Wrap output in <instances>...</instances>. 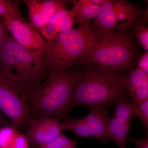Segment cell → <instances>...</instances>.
Segmentation results:
<instances>
[{
  "instance_id": "obj_1",
  "label": "cell",
  "mask_w": 148,
  "mask_h": 148,
  "mask_svg": "<svg viewBox=\"0 0 148 148\" xmlns=\"http://www.w3.org/2000/svg\"><path fill=\"white\" fill-rule=\"evenodd\" d=\"M130 31H110L90 26L79 66L96 64L121 72L134 69L138 47Z\"/></svg>"
},
{
  "instance_id": "obj_2",
  "label": "cell",
  "mask_w": 148,
  "mask_h": 148,
  "mask_svg": "<svg viewBox=\"0 0 148 148\" xmlns=\"http://www.w3.org/2000/svg\"><path fill=\"white\" fill-rule=\"evenodd\" d=\"M70 111L83 106L109 108L127 91L126 75L95 64L80 66Z\"/></svg>"
},
{
  "instance_id": "obj_3",
  "label": "cell",
  "mask_w": 148,
  "mask_h": 148,
  "mask_svg": "<svg viewBox=\"0 0 148 148\" xmlns=\"http://www.w3.org/2000/svg\"><path fill=\"white\" fill-rule=\"evenodd\" d=\"M78 72L50 70L29 103L33 115L36 117H61L70 111Z\"/></svg>"
},
{
  "instance_id": "obj_4",
  "label": "cell",
  "mask_w": 148,
  "mask_h": 148,
  "mask_svg": "<svg viewBox=\"0 0 148 148\" xmlns=\"http://www.w3.org/2000/svg\"><path fill=\"white\" fill-rule=\"evenodd\" d=\"M0 65L14 79L35 93L49 70L41 53L31 51L8 33L0 45Z\"/></svg>"
},
{
  "instance_id": "obj_5",
  "label": "cell",
  "mask_w": 148,
  "mask_h": 148,
  "mask_svg": "<svg viewBox=\"0 0 148 148\" xmlns=\"http://www.w3.org/2000/svg\"><path fill=\"white\" fill-rule=\"evenodd\" d=\"M90 26H79L47 41L41 56L49 71H67L77 64L84 50Z\"/></svg>"
},
{
  "instance_id": "obj_6",
  "label": "cell",
  "mask_w": 148,
  "mask_h": 148,
  "mask_svg": "<svg viewBox=\"0 0 148 148\" xmlns=\"http://www.w3.org/2000/svg\"><path fill=\"white\" fill-rule=\"evenodd\" d=\"M34 94L0 65V111L15 127L27 129L34 118L29 105Z\"/></svg>"
},
{
  "instance_id": "obj_7",
  "label": "cell",
  "mask_w": 148,
  "mask_h": 148,
  "mask_svg": "<svg viewBox=\"0 0 148 148\" xmlns=\"http://www.w3.org/2000/svg\"><path fill=\"white\" fill-rule=\"evenodd\" d=\"M147 10L125 0H104L91 27L110 31H130L137 24L147 23Z\"/></svg>"
},
{
  "instance_id": "obj_8",
  "label": "cell",
  "mask_w": 148,
  "mask_h": 148,
  "mask_svg": "<svg viewBox=\"0 0 148 148\" xmlns=\"http://www.w3.org/2000/svg\"><path fill=\"white\" fill-rule=\"evenodd\" d=\"M4 25L11 36L19 45L31 51L42 53L47 41L26 21L5 16Z\"/></svg>"
},
{
  "instance_id": "obj_9",
  "label": "cell",
  "mask_w": 148,
  "mask_h": 148,
  "mask_svg": "<svg viewBox=\"0 0 148 148\" xmlns=\"http://www.w3.org/2000/svg\"><path fill=\"white\" fill-rule=\"evenodd\" d=\"M61 122L58 118L41 116L32 119L25 134L32 147L45 145L62 132Z\"/></svg>"
},
{
  "instance_id": "obj_10",
  "label": "cell",
  "mask_w": 148,
  "mask_h": 148,
  "mask_svg": "<svg viewBox=\"0 0 148 148\" xmlns=\"http://www.w3.org/2000/svg\"><path fill=\"white\" fill-rule=\"evenodd\" d=\"M29 14V24L37 32L49 22L58 10V5L53 0H24Z\"/></svg>"
},
{
  "instance_id": "obj_11",
  "label": "cell",
  "mask_w": 148,
  "mask_h": 148,
  "mask_svg": "<svg viewBox=\"0 0 148 148\" xmlns=\"http://www.w3.org/2000/svg\"><path fill=\"white\" fill-rule=\"evenodd\" d=\"M127 91L137 104L148 101V75L138 67L128 71Z\"/></svg>"
},
{
  "instance_id": "obj_12",
  "label": "cell",
  "mask_w": 148,
  "mask_h": 148,
  "mask_svg": "<svg viewBox=\"0 0 148 148\" xmlns=\"http://www.w3.org/2000/svg\"><path fill=\"white\" fill-rule=\"evenodd\" d=\"M89 113L85 116L88 126L93 138L106 144L109 141L107 136V130L110 118L109 108H95L90 109Z\"/></svg>"
},
{
  "instance_id": "obj_13",
  "label": "cell",
  "mask_w": 148,
  "mask_h": 148,
  "mask_svg": "<svg viewBox=\"0 0 148 148\" xmlns=\"http://www.w3.org/2000/svg\"><path fill=\"white\" fill-rule=\"evenodd\" d=\"M130 129V124H125L112 117L107 130L108 140L115 142L119 148H126L125 145L129 139Z\"/></svg>"
},
{
  "instance_id": "obj_14",
  "label": "cell",
  "mask_w": 148,
  "mask_h": 148,
  "mask_svg": "<svg viewBox=\"0 0 148 148\" xmlns=\"http://www.w3.org/2000/svg\"><path fill=\"white\" fill-rule=\"evenodd\" d=\"M61 118L63 120L61 125L62 131L64 130L71 131L79 138H93L84 117L78 119H75L70 117L66 114Z\"/></svg>"
},
{
  "instance_id": "obj_15",
  "label": "cell",
  "mask_w": 148,
  "mask_h": 148,
  "mask_svg": "<svg viewBox=\"0 0 148 148\" xmlns=\"http://www.w3.org/2000/svg\"><path fill=\"white\" fill-rule=\"evenodd\" d=\"M75 21V17L73 12L63 8L51 17L49 22L55 25L58 34H60L73 29Z\"/></svg>"
},
{
  "instance_id": "obj_16",
  "label": "cell",
  "mask_w": 148,
  "mask_h": 148,
  "mask_svg": "<svg viewBox=\"0 0 148 148\" xmlns=\"http://www.w3.org/2000/svg\"><path fill=\"white\" fill-rule=\"evenodd\" d=\"M114 105L115 112L113 117L125 124L130 125L133 109L137 105L135 101L123 96Z\"/></svg>"
},
{
  "instance_id": "obj_17",
  "label": "cell",
  "mask_w": 148,
  "mask_h": 148,
  "mask_svg": "<svg viewBox=\"0 0 148 148\" xmlns=\"http://www.w3.org/2000/svg\"><path fill=\"white\" fill-rule=\"evenodd\" d=\"M100 6L93 4L79 8H73L71 11L79 26H84L90 24L91 20L95 18L98 15Z\"/></svg>"
},
{
  "instance_id": "obj_18",
  "label": "cell",
  "mask_w": 148,
  "mask_h": 148,
  "mask_svg": "<svg viewBox=\"0 0 148 148\" xmlns=\"http://www.w3.org/2000/svg\"><path fill=\"white\" fill-rule=\"evenodd\" d=\"M23 1L0 0V17L9 16L21 21H26L19 10Z\"/></svg>"
},
{
  "instance_id": "obj_19",
  "label": "cell",
  "mask_w": 148,
  "mask_h": 148,
  "mask_svg": "<svg viewBox=\"0 0 148 148\" xmlns=\"http://www.w3.org/2000/svg\"><path fill=\"white\" fill-rule=\"evenodd\" d=\"M18 132L13 125L0 127V148H9Z\"/></svg>"
},
{
  "instance_id": "obj_20",
  "label": "cell",
  "mask_w": 148,
  "mask_h": 148,
  "mask_svg": "<svg viewBox=\"0 0 148 148\" xmlns=\"http://www.w3.org/2000/svg\"><path fill=\"white\" fill-rule=\"evenodd\" d=\"M40 148H78L77 141L70 139L63 132L52 141L39 147Z\"/></svg>"
},
{
  "instance_id": "obj_21",
  "label": "cell",
  "mask_w": 148,
  "mask_h": 148,
  "mask_svg": "<svg viewBox=\"0 0 148 148\" xmlns=\"http://www.w3.org/2000/svg\"><path fill=\"white\" fill-rule=\"evenodd\" d=\"M132 117H136L142 121L145 129L148 130V101L137 104L133 109Z\"/></svg>"
},
{
  "instance_id": "obj_22",
  "label": "cell",
  "mask_w": 148,
  "mask_h": 148,
  "mask_svg": "<svg viewBox=\"0 0 148 148\" xmlns=\"http://www.w3.org/2000/svg\"><path fill=\"white\" fill-rule=\"evenodd\" d=\"M135 36L139 44L142 46L145 51L148 50V28L146 24H140L133 28Z\"/></svg>"
},
{
  "instance_id": "obj_23",
  "label": "cell",
  "mask_w": 148,
  "mask_h": 148,
  "mask_svg": "<svg viewBox=\"0 0 148 148\" xmlns=\"http://www.w3.org/2000/svg\"><path fill=\"white\" fill-rule=\"evenodd\" d=\"M40 32L44 37V38L48 41L52 40L59 34L55 25L50 22H48Z\"/></svg>"
},
{
  "instance_id": "obj_24",
  "label": "cell",
  "mask_w": 148,
  "mask_h": 148,
  "mask_svg": "<svg viewBox=\"0 0 148 148\" xmlns=\"http://www.w3.org/2000/svg\"><path fill=\"white\" fill-rule=\"evenodd\" d=\"M9 148H30L27 136L18 132Z\"/></svg>"
},
{
  "instance_id": "obj_25",
  "label": "cell",
  "mask_w": 148,
  "mask_h": 148,
  "mask_svg": "<svg viewBox=\"0 0 148 148\" xmlns=\"http://www.w3.org/2000/svg\"><path fill=\"white\" fill-rule=\"evenodd\" d=\"M104 1V0H73L72 1L73 4V8H79L93 4L101 5Z\"/></svg>"
},
{
  "instance_id": "obj_26",
  "label": "cell",
  "mask_w": 148,
  "mask_h": 148,
  "mask_svg": "<svg viewBox=\"0 0 148 148\" xmlns=\"http://www.w3.org/2000/svg\"><path fill=\"white\" fill-rule=\"evenodd\" d=\"M138 68L148 75V52L146 51L139 58L138 61Z\"/></svg>"
},
{
  "instance_id": "obj_27",
  "label": "cell",
  "mask_w": 148,
  "mask_h": 148,
  "mask_svg": "<svg viewBox=\"0 0 148 148\" xmlns=\"http://www.w3.org/2000/svg\"><path fill=\"white\" fill-rule=\"evenodd\" d=\"M129 140L135 144L137 148H148V136L145 138H136L129 137Z\"/></svg>"
},
{
  "instance_id": "obj_28",
  "label": "cell",
  "mask_w": 148,
  "mask_h": 148,
  "mask_svg": "<svg viewBox=\"0 0 148 148\" xmlns=\"http://www.w3.org/2000/svg\"><path fill=\"white\" fill-rule=\"evenodd\" d=\"M9 32L4 25L3 18L0 17V45L8 34Z\"/></svg>"
},
{
  "instance_id": "obj_29",
  "label": "cell",
  "mask_w": 148,
  "mask_h": 148,
  "mask_svg": "<svg viewBox=\"0 0 148 148\" xmlns=\"http://www.w3.org/2000/svg\"><path fill=\"white\" fill-rule=\"evenodd\" d=\"M10 125L12 124L9 120L0 111V127Z\"/></svg>"
},
{
  "instance_id": "obj_30",
  "label": "cell",
  "mask_w": 148,
  "mask_h": 148,
  "mask_svg": "<svg viewBox=\"0 0 148 148\" xmlns=\"http://www.w3.org/2000/svg\"><path fill=\"white\" fill-rule=\"evenodd\" d=\"M30 148H40L38 147H32Z\"/></svg>"
}]
</instances>
